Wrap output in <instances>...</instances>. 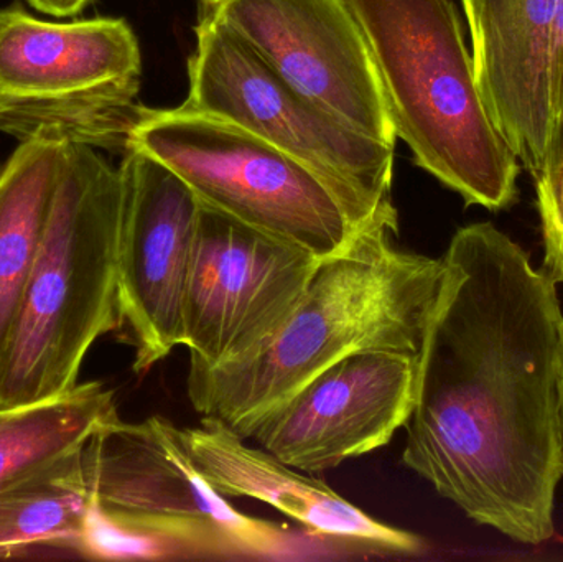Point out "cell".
I'll list each match as a JSON object with an SVG mask.
<instances>
[{"label":"cell","instance_id":"1","mask_svg":"<svg viewBox=\"0 0 563 562\" xmlns=\"http://www.w3.org/2000/svg\"><path fill=\"white\" fill-rule=\"evenodd\" d=\"M443 264L404 464L476 524L538 547L563 477L558 287L493 223L460 228Z\"/></svg>","mask_w":563,"mask_h":562},{"label":"cell","instance_id":"2","mask_svg":"<svg viewBox=\"0 0 563 562\" xmlns=\"http://www.w3.org/2000/svg\"><path fill=\"white\" fill-rule=\"evenodd\" d=\"M399 228L373 224L321 261L290 316L254 352L188 370V399L243 439L341 360L363 352L419 355L442 289L443 257L399 250Z\"/></svg>","mask_w":563,"mask_h":562},{"label":"cell","instance_id":"3","mask_svg":"<svg viewBox=\"0 0 563 562\" xmlns=\"http://www.w3.org/2000/svg\"><path fill=\"white\" fill-rule=\"evenodd\" d=\"M346 3L366 40L394 131L417 167L466 207H511L521 162L489 115L452 0Z\"/></svg>","mask_w":563,"mask_h":562},{"label":"cell","instance_id":"4","mask_svg":"<svg viewBox=\"0 0 563 562\" xmlns=\"http://www.w3.org/2000/svg\"><path fill=\"white\" fill-rule=\"evenodd\" d=\"M122 177L98 148L68 142L38 254L0 362V408L78 385L96 340L119 329Z\"/></svg>","mask_w":563,"mask_h":562},{"label":"cell","instance_id":"5","mask_svg":"<svg viewBox=\"0 0 563 562\" xmlns=\"http://www.w3.org/2000/svg\"><path fill=\"white\" fill-rule=\"evenodd\" d=\"M142 56L124 19L49 22L0 9V131L124 155L145 106Z\"/></svg>","mask_w":563,"mask_h":562},{"label":"cell","instance_id":"6","mask_svg":"<svg viewBox=\"0 0 563 562\" xmlns=\"http://www.w3.org/2000/svg\"><path fill=\"white\" fill-rule=\"evenodd\" d=\"M131 148L167 165L205 205L320 260L361 233L318 172L218 115L187 104L144 108Z\"/></svg>","mask_w":563,"mask_h":562},{"label":"cell","instance_id":"7","mask_svg":"<svg viewBox=\"0 0 563 562\" xmlns=\"http://www.w3.org/2000/svg\"><path fill=\"white\" fill-rule=\"evenodd\" d=\"M184 104L227 119L307 164L336 191L357 230L399 228L394 147L341 121L274 71L223 23L198 19Z\"/></svg>","mask_w":563,"mask_h":562},{"label":"cell","instance_id":"8","mask_svg":"<svg viewBox=\"0 0 563 562\" xmlns=\"http://www.w3.org/2000/svg\"><path fill=\"white\" fill-rule=\"evenodd\" d=\"M323 260L200 201L184 293L190 366L233 362L290 316Z\"/></svg>","mask_w":563,"mask_h":562},{"label":"cell","instance_id":"9","mask_svg":"<svg viewBox=\"0 0 563 562\" xmlns=\"http://www.w3.org/2000/svg\"><path fill=\"white\" fill-rule=\"evenodd\" d=\"M81 464L92 500L106 510L208 528L243 560L307 557L287 527L241 514L218 494L191 461L180 428L161 416L102 426L81 449Z\"/></svg>","mask_w":563,"mask_h":562},{"label":"cell","instance_id":"10","mask_svg":"<svg viewBox=\"0 0 563 562\" xmlns=\"http://www.w3.org/2000/svg\"><path fill=\"white\" fill-rule=\"evenodd\" d=\"M274 71L367 137L396 147L383 89L346 0H198Z\"/></svg>","mask_w":563,"mask_h":562},{"label":"cell","instance_id":"11","mask_svg":"<svg viewBox=\"0 0 563 562\" xmlns=\"http://www.w3.org/2000/svg\"><path fill=\"white\" fill-rule=\"evenodd\" d=\"M118 246L119 329L145 373L184 345V293L200 198L167 165L129 148L122 155Z\"/></svg>","mask_w":563,"mask_h":562},{"label":"cell","instance_id":"12","mask_svg":"<svg viewBox=\"0 0 563 562\" xmlns=\"http://www.w3.org/2000/svg\"><path fill=\"white\" fill-rule=\"evenodd\" d=\"M419 355L354 353L267 412L250 439L297 471L317 474L377 451L406 428Z\"/></svg>","mask_w":563,"mask_h":562},{"label":"cell","instance_id":"13","mask_svg":"<svg viewBox=\"0 0 563 562\" xmlns=\"http://www.w3.org/2000/svg\"><path fill=\"white\" fill-rule=\"evenodd\" d=\"M476 82L521 165L538 177L555 139L552 59L561 0H462Z\"/></svg>","mask_w":563,"mask_h":562},{"label":"cell","instance_id":"14","mask_svg":"<svg viewBox=\"0 0 563 562\" xmlns=\"http://www.w3.org/2000/svg\"><path fill=\"white\" fill-rule=\"evenodd\" d=\"M191 461L223 497L263 502L294 520L308 537L346 541L390 553H419L422 541L409 531L374 520L324 482L300 474L217 419L180 429Z\"/></svg>","mask_w":563,"mask_h":562},{"label":"cell","instance_id":"15","mask_svg":"<svg viewBox=\"0 0 563 562\" xmlns=\"http://www.w3.org/2000/svg\"><path fill=\"white\" fill-rule=\"evenodd\" d=\"M66 144L29 139L0 165V362L45 233Z\"/></svg>","mask_w":563,"mask_h":562},{"label":"cell","instance_id":"16","mask_svg":"<svg viewBox=\"0 0 563 562\" xmlns=\"http://www.w3.org/2000/svg\"><path fill=\"white\" fill-rule=\"evenodd\" d=\"M118 418L114 392L101 382L78 383L55 398L0 408V492L81 451Z\"/></svg>","mask_w":563,"mask_h":562},{"label":"cell","instance_id":"17","mask_svg":"<svg viewBox=\"0 0 563 562\" xmlns=\"http://www.w3.org/2000/svg\"><path fill=\"white\" fill-rule=\"evenodd\" d=\"M89 507L81 451L0 492V558L25 557L40 548L76 553Z\"/></svg>","mask_w":563,"mask_h":562},{"label":"cell","instance_id":"18","mask_svg":"<svg viewBox=\"0 0 563 562\" xmlns=\"http://www.w3.org/2000/svg\"><path fill=\"white\" fill-rule=\"evenodd\" d=\"M76 554L96 561L243 560L217 531L106 510L92 498Z\"/></svg>","mask_w":563,"mask_h":562},{"label":"cell","instance_id":"19","mask_svg":"<svg viewBox=\"0 0 563 562\" xmlns=\"http://www.w3.org/2000/svg\"><path fill=\"white\" fill-rule=\"evenodd\" d=\"M534 185L544 238V271L555 284H563V122Z\"/></svg>","mask_w":563,"mask_h":562},{"label":"cell","instance_id":"20","mask_svg":"<svg viewBox=\"0 0 563 562\" xmlns=\"http://www.w3.org/2000/svg\"><path fill=\"white\" fill-rule=\"evenodd\" d=\"M552 101H554L555 131L563 122V0L559 10L558 36L552 59Z\"/></svg>","mask_w":563,"mask_h":562},{"label":"cell","instance_id":"21","mask_svg":"<svg viewBox=\"0 0 563 562\" xmlns=\"http://www.w3.org/2000/svg\"><path fill=\"white\" fill-rule=\"evenodd\" d=\"M26 2L36 12L56 16V19H69V16L79 15L92 0H26Z\"/></svg>","mask_w":563,"mask_h":562},{"label":"cell","instance_id":"22","mask_svg":"<svg viewBox=\"0 0 563 562\" xmlns=\"http://www.w3.org/2000/svg\"><path fill=\"white\" fill-rule=\"evenodd\" d=\"M562 441H563V382H562Z\"/></svg>","mask_w":563,"mask_h":562}]
</instances>
